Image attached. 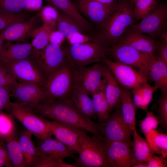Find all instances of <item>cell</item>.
<instances>
[{"instance_id": "obj_1", "label": "cell", "mask_w": 167, "mask_h": 167, "mask_svg": "<svg viewBox=\"0 0 167 167\" xmlns=\"http://www.w3.org/2000/svg\"><path fill=\"white\" fill-rule=\"evenodd\" d=\"M32 112L60 123L83 129L93 136L100 135V123L92 121L82 113L67 99L45 100Z\"/></svg>"}, {"instance_id": "obj_2", "label": "cell", "mask_w": 167, "mask_h": 167, "mask_svg": "<svg viewBox=\"0 0 167 167\" xmlns=\"http://www.w3.org/2000/svg\"><path fill=\"white\" fill-rule=\"evenodd\" d=\"M134 6L129 0H118L107 21L97 33L109 47L134 24Z\"/></svg>"}, {"instance_id": "obj_3", "label": "cell", "mask_w": 167, "mask_h": 167, "mask_svg": "<svg viewBox=\"0 0 167 167\" xmlns=\"http://www.w3.org/2000/svg\"><path fill=\"white\" fill-rule=\"evenodd\" d=\"M78 143L79 156L74 164L76 167H109L105 140L102 136H90L83 130Z\"/></svg>"}, {"instance_id": "obj_4", "label": "cell", "mask_w": 167, "mask_h": 167, "mask_svg": "<svg viewBox=\"0 0 167 167\" xmlns=\"http://www.w3.org/2000/svg\"><path fill=\"white\" fill-rule=\"evenodd\" d=\"M109 48L96 33L91 42L70 45L64 48L68 63L73 69L100 62L106 57Z\"/></svg>"}, {"instance_id": "obj_5", "label": "cell", "mask_w": 167, "mask_h": 167, "mask_svg": "<svg viewBox=\"0 0 167 167\" xmlns=\"http://www.w3.org/2000/svg\"><path fill=\"white\" fill-rule=\"evenodd\" d=\"M106 55L114 61L129 65L139 70L150 79V69L156 59L154 54L142 52L128 45L115 43L108 48Z\"/></svg>"}, {"instance_id": "obj_6", "label": "cell", "mask_w": 167, "mask_h": 167, "mask_svg": "<svg viewBox=\"0 0 167 167\" xmlns=\"http://www.w3.org/2000/svg\"><path fill=\"white\" fill-rule=\"evenodd\" d=\"M41 52L37 50L26 58L2 63L17 81L35 84L44 89L46 79L39 64Z\"/></svg>"}, {"instance_id": "obj_7", "label": "cell", "mask_w": 167, "mask_h": 167, "mask_svg": "<svg viewBox=\"0 0 167 167\" xmlns=\"http://www.w3.org/2000/svg\"><path fill=\"white\" fill-rule=\"evenodd\" d=\"M7 111L39 140L51 138L53 135L45 118L17 102H12Z\"/></svg>"}, {"instance_id": "obj_8", "label": "cell", "mask_w": 167, "mask_h": 167, "mask_svg": "<svg viewBox=\"0 0 167 167\" xmlns=\"http://www.w3.org/2000/svg\"><path fill=\"white\" fill-rule=\"evenodd\" d=\"M72 88L71 68L67 62L46 79L44 87L46 95V100L67 99Z\"/></svg>"}, {"instance_id": "obj_9", "label": "cell", "mask_w": 167, "mask_h": 167, "mask_svg": "<svg viewBox=\"0 0 167 167\" xmlns=\"http://www.w3.org/2000/svg\"><path fill=\"white\" fill-rule=\"evenodd\" d=\"M105 122L101 124L100 135L106 140L121 141L133 146L131 136L133 131L124 121L121 111V103Z\"/></svg>"}, {"instance_id": "obj_10", "label": "cell", "mask_w": 167, "mask_h": 167, "mask_svg": "<svg viewBox=\"0 0 167 167\" xmlns=\"http://www.w3.org/2000/svg\"><path fill=\"white\" fill-rule=\"evenodd\" d=\"M103 63L92 66L71 68L73 88L81 90L91 95L102 84L103 77Z\"/></svg>"}, {"instance_id": "obj_11", "label": "cell", "mask_w": 167, "mask_h": 167, "mask_svg": "<svg viewBox=\"0 0 167 167\" xmlns=\"http://www.w3.org/2000/svg\"><path fill=\"white\" fill-rule=\"evenodd\" d=\"M167 20V5L158 3L140 22L134 24L129 29L147 34L155 39L160 37L166 30Z\"/></svg>"}, {"instance_id": "obj_12", "label": "cell", "mask_w": 167, "mask_h": 167, "mask_svg": "<svg viewBox=\"0 0 167 167\" xmlns=\"http://www.w3.org/2000/svg\"><path fill=\"white\" fill-rule=\"evenodd\" d=\"M101 62L110 70L120 85L130 90L147 82L148 79L142 72L129 65L113 61L106 57Z\"/></svg>"}, {"instance_id": "obj_13", "label": "cell", "mask_w": 167, "mask_h": 167, "mask_svg": "<svg viewBox=\"0 0 167 167\" xmlns=\"http://www.w3.org/2000/svg\"><path fill=\"white\" fill-rule=\"evenodd\" d=\"M44 24L40 12L30 19L14 24L1 31L0 35L8 42H26Z\"/></svg>"}, {"instance_id": "obj_14", "label": "cell", "mask_w": 167, "mask_h": 167, "mask_svg": "<svg viewBox=\"0 0 167 167\" xmlns=\"http://www.w3.org/2000/svg\"><path fill=\"white\" fill-rule=\"evenodd\" d=\"M11 92L17 102L32 111L46 99L44 89L32 83L17 81L11 86Z\"/></svg>"}, {"instance_id": "obj_15", "label": "cell", "mask_w": 167, "mask_h": 167, "mask_svg": "<svg viewBox=\"0 0 167 167\" xmlns=\"http://www.w3.org/2000/svg\"><path fill=\"white\" fill-rule=\"evenodd\" d=\"M105 140L109 167H130L135 164L132 146L123 142Z\"/></svg>"}, {"instance_id": "obj_16", "label": "cell", "mask_w": 167, "mask_h": 167, "mask_svg": "<svg viewBox=\"0 0 167 167\" xmlns=\"http://www.w3.org/2000/svg\"><path fill=\"white\" fill-rule=\"evenodd\" d=\"M67 62L64 48L60 45L50 43L41 51L39 64L46 79Z\"/></svg>"}, {"instance_id": "obj_17", "label": "cell", "mask_w": 167, "mask_h": 167, "mask_svg": "<svg viewBox=\"0 0 167 167\" xmlns=\"http://www.w3.org/2000/svg\"><path fill=\"white\" fill-rule=\"evenodd\" d=\"M117 3L108 5L92 0H79L78 8L83 15L97 26L99 30L107 21Z\"/></svg>"}, {"instance_id": "obj_18", "label": "cell", "mask_w": 167, "mask_h": 167, "mask_svg": "<svg viewBox=\"0 0 167 167\" xmlns=\"http://www.w3.org/2000/svg\"><path fill=\"white\" fill-rule=\"evenodd\" d=\"M53 135L58 141L66 146L75 153L80 150L78 139L83 129L62 124L56 122L46 120Z\"/></svg>"}, {"instance_id": "obj_19", "label": "cell", "mask_w": 167, "mask_h": 167, "mask_svg": "<svg viewBox=\"0 0 167 167\" xmlns=\"http://www.w3.org/2000/svg\"><path fill=\"white\" fill-rule=\"evenodd\" d=\"M115 43L125 45L142 52L154 54L160 42L148 35L129 29Z\"/></svg>"}, {"instance_id": "obj_20", "label": "cell", "mask_w": 167, "mask_h": 167, "mask_svg": "<svg viewBox=\"0 0 167 167\" xmlns=\"http://www.w3.org/2000/svg\"><path fill=\"white\" fill-rule=\"evenodd\" d=\"M37 50L30 44L4 42L0 49V62L4 63L23 59L34 54Z\"/></svg>"}, {"instance_id": "obj_21", "label": "cell", "mask_w": 167, "mask_h": 167, "mask_svg": "<svg viewBox=\"0 0 167 167\" xmlns=\"http://www.w3.org/2000/svg\"><path fill=\"white\" fill-rule=\"evenodd\" d=\"M36 148L38 154L51 155L63 160L66 157L76 158L73 151L56 138L39 140Z\"/></svg>"}, {"instance_id": "obj_22", "label": "cell", "mask_w": 167, "mask_h": 167, "mask_svg": "<svg viewBox=\"0 0 167 167\" xmlns=\"http://www.w3.org/2000/svg\"><path fill=\"white\" fill-rule=\"evenodd\" d=\"M103 63V77L106 80L105 94L110 113L121 104L122 88L111 72Z\"/></svg>"}, {"instance_id": "obj_23", "label": "cell", "mask_w": 167, "mask_h": 167, "mask_svg": "<svg viewBox=\"0 0 167 167\" xmlns=\"http://www.w3.org/2000/svg\"><path fill=\"white\" fill-rule=\"evenodd\" d=\"M85 92L73 88L68 99L80 112L86 116L95 119L96 116L94 111L92 98Z\"/></svg>"}, {"instance_id": "obj_24", "label": "cell", "mask_w": 167, "mask_h": 167, "mask_svg": "<svg viewBox=\"0 0 167 167\" xmlns=\"http://www.w3.org/2000/svg\"><path fill=\"white\" fill-rule=\"evenodd\" d=\"M32 134L27 130L22 131L18 136L19 143L23 154L25 167H33L38 153L32 139Z\"/></svg>"}, {"instance_id": "obj_25", "label": "cell", "mask_w": 167, "mask_h": 167, "mask_svg": "<svg viewBox=\"0 0 167 167\" xmlns=\"http://www.w3.org/2000/svg\"><path fill=\"white\" fill-rule=\"evenodd\" d=\"M49 0L54 7L72 17L87 31L93 29L92 25L82 16L71 0Z\"/></svg>"}, {"instance_id": "obj_26", "label": "cell", "mask_w": 167, "mask_h": 167, "mask_svg": "<svg viewBox=\"0 0 167 167\" xmlns=\"http://www.w3.org/2000/svg\"><path fill=\"white\" fill-rule=\"evenodd\" d=\"M121 111L123 119L130 128L136 129L135 111L131 91L121 86Z\"/></svg>"}, {"instance_id": "obj_27", "label": "cell", "mask_w": 167, "mask_h": 167, "mask_svg": "<svg viewBox=\"0 0 167 167\" xmlns=\"http://www.w3.org/2000/svg\"><path fill=\"white\" fill-rule=\"evenodd\" d=\"M105 84L106 80L104 78L100 87L91 95L94 111L99 123L105 122L110 114L105 94Z\"/></svg>"}, {"instance_id": "obj_28", "label": "cell", "mask_w": 167, "mask_h": 167, "mask_svg": "<svg viewBox=\"0 0 167 167\" xmlns=\"http://www.w3.org/2000/svg\"><path fill=\"white\" fill-rule=\"evenodd\" d=\"M150 79L154 83L155 90L167 91V64L158 58H156L151 67L149 73Z\"/></svg>"}, {"instance_id": "obj_29", "label": "cell", "mask_w": 167, "mask_h": 167, "mask_svg": "<svg viewBox=\"0 0 167 167\" xmlns=\"http://www.w3.org/2000/svg\"><path fill=\"white\" fill-rule=\"evenodd\" d=\"M56 26L67 40L77 33L87 35V31L74 19L61 11L59 12Z\"/></svg>"}, {"instance_id": "obj_30", "label": "cell", "mask_w": 167, "mask_h": 167, "mask_svg": "<svg viewBox=\"0 0 167 167\" xmlns=\"http://www.w3.org/2000/svg\"><path fill=\"white\" fill-rule=\"evenodd\" d=\"M133 156L135 164L147 162L153 154L148 143L138 133L136 129L133 131Z\"/></svg>"}, {"instance_id": "obj_31", "label": "cell", "mask_w": 167, "mask_h": 167, "mask_svg": "<svg viewBox=\"0 0 167 167\" xmlns=\"http://www.w3.org/2000/svg\"><path fill=\"white\" fill-rule=\"evenodd\" d=\"M153 154L167 157V135L156 130L150 131L145 136Z\"/></svg>"}, {"instance_id": "obj_32", "label": "cell", "mask_w": 167, "mask_h": 167, "mask_svg": "<svg viewBox=\"0 0 167 167\" xmlns=\"http://www.w3.org/2000/svg\"><path fill=\"white\" fill-rule=\"evenodd\" d=\"M14 118L9 113L0 111V139L5 142L18 135Z\"/></svg>"}, {"instance_id": "obj_33", "label": "cell", "mask_w": 167, "mask_h": 167, "mask_svg": "<svg viewBox=\"0 0 167 167\" xmlns=\"http://www.w3.org/2000/svg\"><path fill=\"white\" fill-rule=\"evenodd\" d=\"M18 136L17 135L6 142V148L13 167H25L24 158L19 143Z\"/></svg>"}, {"instance_id": "obj_34", "label": "cell", "mask_w": 167, "mask_h": 167, "mask_svg": "<svg viewBox=\"0 0 167 167\" xmlns=\"http://www.w3.org/2000/svg\"><path fill=\"white\" fill-rule=\"evenodd\" d=\"M54 28L52 25L44 24L33 40L31 44L32 46L39 50L45 49L48 44L50 34Z\"/></svg>"}, {"instance_id": "obj_35", "label": "cell", "mask_w": 167, "mask_h": 167, "mask_svg": "<svg viewBox=\"0 0 167 167\" xmlns=\"http://www.w3.org/2000/svg\"><path fill=\"white\" fill-rule=\"evenodd\" d=\"M26 0H0V11L10 15L23 14Z\"/></svg>"}, {"instance_id": "obj_36", "label": "cell", "mask_w": 167, "mask_h": 167, "mask_svg": "<svg viewBox=\"0 0 167 167\" xmlns=\"http://www.w3.org/2000/svg\"><path fill=\"white\" fill-rule=\"evenodd\" d=\"M157 0H137L134 4V14L135 20L142 19L156 6Z\"/></svg>"}, {"instance_id": "obj_37", "label": "cell", "mask_w": 167, "mask_h": 167, "mask_svg": "<svg viewBox=\"0 0 167 167\" xmlns=\"http://www.w3.org/2000/svg\"><path fill=\"white\" fill-rule=\"evenodd\" d=\"M160 122L157 116L152 111H146L144 119L139 121V126L141 132L145 136L152 130H156Z\"/></svg>"}, {"instance_id": "obj_38", "label": "cell", "mask_w": 167, "mask_h": 167, "mask_svg": "<svg viewBox=\"0 0 167 167\" xmlns=\"http://www.w3.org/2000/svg\"><path fill=\"white\" fill-rule=\"evenodd\" d=\"M158 108V117L160 124L165 128L167 126V91H161L159 99L156 101Z\"/></svg>"}, {"instance_id": "obj_39", "label": "cell", "mask_w": 167, "mask_h": 167, "mask_svg": "<svg viewBox=\"0 0 167 167\" xmlns=\"http://www.w3.org/2000/svg\"><path fill=\"white\" fill-rule=\"evenodd\" d=\"M27 18L24 13L10 15L0 11V31L14 24L24 21Z\"/></svg>"}, {"instance_id": "obj_40", "label": "cell", "mask_w": 167, "mask_h": 167, "mask_svg": "<svg viewBox=\"0 0 167 167\" xmlns=\"http://www.w3.org/2000/svg\"><path fill=\"white\" fill-rule=\"evenodd\" d=\"M40 12L44 24L55 27L59 12L55 7L47 6L44 7Z\"/></svg>"}, {"instance_id": "obj_41", "label": "cell", "mask_w": 167, "mask_h": 167, "mask_svg": "<svg viewBox=\"0 0 167 167\" xmlns=\"http://www.w3.org/2000/svg\"><path fill=\"white\" fill-rule=\"evenodd\" d=\"M141 88L143 101L142 109L147 111L149 105L153 100V92L156 90L153 86L148 82L142 85Z\"/></svg>"}, {"instance_id": "obj_42", "label": "cell", "mask_w": 167, "mask_h": 167, "mask_svg": "<svg viewBox=\"0 0 167 167\" xmlns=\"http://www.w3.org/2000/svg\"><path fill=\"white\" fill-rule=\"evenodd\" d=\"M11 96V86L0 87V111L9 109L12 103Z\"/></svg>"}, {"instance_id": "obj_43", "label": "cell", "mask_w": 167, "mask_h": 167, "mask_svg": "<svg viewBox=\"0 0 167 167\" xmlns=\"http://www.w3.org/2000/svg\"><path fill=\"white\" fill-rule=\"evenodd\" d=\"M38 155L37 159L33 167H58L57 158L49 155Z\"/></svg>"}, {"instance_id": "obj_44", "label": "cell", "mask_w": 167, "mask_h": 167, "mask_svg": "<svg viewBox=\"0 0 167 167\" xmlns=\"http://www.w3.org/2000/svg\"><path fill=\"white\" fill-rule=\"evenodd\" d=\"M17 81L5 66L0 62V87L11 86Z\"/></svg>"}, {"instance_id": "obj_45", "label": "cell", "mask_w": 167, "mask_h": 167, "mask_svg": "<svg viewBox=\"0 0 167 167\" xmlns=\"http://www.w3.org/2000/svg\"><path fill=\"white\" fill-rule=\"evenodd\" d=\"M95 36L91 37L88 35L77 33L67 40L70 45L83 44L91 42L93 41Z\"/></svg>"}, {"instance_id": "obj_46", "label": "cell", "mask_w": 167, "mask_h": 167, "mask_svg": "<svg viewBox=\"0 0 167 167\" xmlns=\"http://www.w3.org/2000/svg\"><path fill=\"white\" fill-rule=\"evenodd\" d=\"M13 167L8 157L6 143L0 139V167Z\"/></svg>"}, {"instance_id": "obj_47", "label": "cell", "mask_w": 167, "mask_h": 167, "mask_svg": "<svg viewBox=\"0 0 167 167\" xmlns=\"http://www.w3.org/2000/svg\"><path fill=\"white\" fill-rule=\"evenodd\" d=\"M166 158L162 156L152 155L147 162L148 167H166Z\"/></svg>"}, {"instance_id": "obj_48", "label": "cell", "mask_w": 167, "mask_h": 167, "mask_svg": "<svg viewBox=\"0 0 167 167\" xmlns=\"http://www.w3.org/2000/svg\"><path fill=\"white\" fill-rule=\"evenodd\" d=\"M141 85L133 88L131 91L133 96V100L135 107L136 109H141L143 103Z\"/></svg>"}, {"instance_id": "obj_49", "label": "cell", "mask_w": 167, "mask_h": 167, "mask_svg": "<svg viewBox=\"0 0 167 167\" xmlns=\"http://www.w3.org/2000/svg\"><path fill=\"white\" fill-rule=\"evenodd\" d=\"M156 51L158 54L155 56L156 58H158L167 64V42L161 41L160 42Z\"/></svg>"}, {"instance_id": "obj_50", "label": "cell", "mask_w": 167, "mask_h": 167, "mask_svg": "<svg viewBox=\"0 0 167 167\" xmlns=\"http://www.w3.org/2000/svg\"><path fill=\"white\" fill-rule=\"evenodd\" d=\"M65 37L58 30H53L50 33L49 36V41L50 43L61 46L64 41Z\"/></svg>"}, {"instance_id": "obj_51", "label": "cell", "mask_w": 167, "mask_h": 167, "mask_svg": "<svg viewBox=\"0 0 167 167\" xmlns=\"http://www.w3.org/2000/svg\"><path fill=\"white\" fill-rule=\"evenodd\" d=\"M43 0H26L25 9L29 10H35L41 8Z\"/></svg>"}, {"instance_id": "obj_52", "label": "cell", "mask_w": 167, "mask_h": 167, "mask_svg": "<svg viewBox=\"0 0 167 167\" xmlns=\"http://www.w3.org/2000/svg\"><path fill=\"white\" fill-rule=\"evenodd\" d=\"M63 160L57 158L58 167H76L74 164H70L63 162Z\"/></svg>"}, {"instance_id": "obj_53", "label": "cell", "mask_w": 167, "mask_h": 167, "mask_svg": "<svg viewBox=\"0 0 167 167\" xmlns=\"http://www.w3.org/2000/svg\"><path fill=\"white\" fill-rule=\"evenodd\" d=\"M100 3L108 5L116 4L118 0H92Z\"/></svg>"}, {"instance_id": "obj_54", "label": "cell", "mask_w": 167, "mask_h": 167, "mask_svg": "<svg viewBox=\"0 0 167 167\" xmlns=\"http://www.w3.org/2000/svg\"><path fill=\"white\" fill-rule=\"evenodd\" d=\"M160 37L161 41L167 42V32L166 30H165L161 34Z\"/></svg>"}, {"instance_id": "obj_55", "label": "cell", "mask_w": 167, "mask_h": 167, "mask_svg": "<svg viewBox=\"0 0 167 167\" xmlns=\"http://www.w3.org/2000/svg\"><path fill=\"white\" fill-rule=\"evenodd\" d=\"M131 167H148L147 162H143L138 163L133 165Z\"/></svg>"}, {"instance_id": "obj_56", "label": "cell", "mask_w": 167, "mask_h": 167, "mask_svg": "<svg viewBox=\"0 0 167 167\" xmlns=\"http://www.w3.org/2000/svg\"><path fill=\"white\" fill-rule=\"evenodd\" d=\"M4 40L2 38V37L0 35V49L2 47L4 43Z\"/></svg>"}, {"instance_id": "obj_57", "label": "cell", "mask_w": 167, "mask_h": 167, "mask_svg": "<svg viewBox=\"0 0 167 167\" xmlns=\"http://www.w3.org/2000/svg\"><path fill=\"white\" fill-rule=\"evenodd\" d=\"M130 2L134 5L135 3L137 0H129Z\"/></svg>"}]
</instances>
